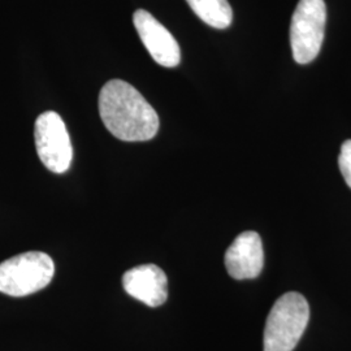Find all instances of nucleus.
Masks as SVG:
<instances>
[{"label":"nucleus","mask_w":351,"mask_h":351,"mask_svg":"<svg viewBox=\"0 0 351 351\" xmlns=\"http://www.w3.org/2000/svg\"><path fill=\"white\" fill-rule=\"evenodd\" d=\"M99 113L107 130L125 142L154 138L159 116L137 88L123 80H111L101 90Z\"/></svg>","instance_id":"obj_1"},{"label":"nucleus","mask_w":351,"mask_h":351,"mask_svg":"<svg viewBox=\"0 0 351 351\" xmlns=\"http://www.w3.org/2000/svg\"><path fill=\"white\" fill-rule=\"evenodd\" d=\"M310 320L306 298L295 291L281 295L267 317L264 351H293Z\"/></svg>","instance_id":"obj_2"},{"label":"nucleus","mask_w":351,"mask_h":351,"mask_svg":"<svg viewBox=\"0 0 351 351\" xmlns=\"http://www.w3.org/2000/svg\"><path fill=\"white\" fill-rule=\"evenodd\" d=\"M55 274L50 255L29 251L0 263V293L25 297L46 288Z\"/></svg>","instance_id":"obj_3"},{"label":"nucleus","mask_w":351,"mask_h":351,"mask_svg":"<svg viewBox=\"0 0 351 351\" xmlns=\"http://www.w3.org/2000/svg\"><path fill=\"white\" fill-rule=\"evenodd\" d=\"M326 23L324 0H300L290 24V45L297 63H311L319 55Z\"/></svg>","instance_id":"obj_4"},{"label":"nucleus","mask_w":351,"mask_h":351,"mask_svg":"<svg viewBox=\"0 0 351 351\" xmlns=\"http://www.w3.org/2000/svg\"><path fill=\"white\" fill-rule=\"evenodd\" d=\"M34 139L38 156L43 165L53 173L69 169L73 149L60 114L47 111L39 114L34 126Z\"/></svg>","instance_id":"obj_5"},{"label":"nucleus","mask_w":351,"mask_h":351,"mask_svg":"<svg viewBox=\"0 0 351 351\" xmlns=\"http://www.w3.org/2000/svg\"><path fill=\"white\" fill-rule=\"evenodd\" d=\"M133 23L139 38L152 59L165 68H173L181 62V50L175 37L150 12L137 10Z\"/></svg>","instance_id":"obj_6"},{"label":"nucleus","mask_w":351,"mask_h":351,"mask_svg":"<svg viewBox=\"0 0 351 351\" xmlns=\"http://www.w3.org/2000/svg\"><path fill=\"white\" fill-rule=\"evenodd\" d=\"M229 276L236 280H251L259 276L264 265L262 239L256 232H243L226 252Z\"/></svg>","instance_id":"obj_7"},{"label":"nucleus","mask_w":351,"mask_h":351,"mask_svg":"<svg viewBox=\"0 0 351 351\" xmlns=\"http://www.w3.org/2000/svg\"><path fill=\"white\" fill-rule=\"evenodd\" d=\"M123 287L130 297L150 307H159L168 298V278L155 264H143L126 271Z\"/></svg>","instance_id":"obj_8"},{"label":"nucleus","mask_w":351,"mask_h":351,"mask_svg":"<svg viewBox=\"0 0 351 351\" xmlns=\"http://www.w3.org/2000/svg\"><path fill=\"white\" fill-rule=\"evenodd\" d=\"M193 12L203 23L215 29H226L232 24L233 11L228 0H186Z\"/></svg>","instance_id":"obj_9"},{"label":"nucleus","mask_w":351,"mask_h":351,"mask_svg":"<svg viewBox=\"0 0 351 351\" xmlns=\"http://www.w3.org/2000/svg\"><path fill=\"white\" fill-rule=\"evenodd\" d=\"M339 171L343 176L348 186L351 189V139L345 141L341 146L339 156Z\"/></svg>","instance_id":"obj_10"}]
</instances>
